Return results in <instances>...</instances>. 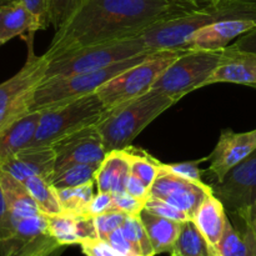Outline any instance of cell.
<instances>
[{
    "label": "cell",
    "mask_w": 256,
    "mask_h": 256,
    "mask_svg": "<svg viewBox=\"0 0 256 256\" xmlns=\"http://www.w3.org/2000/svg\"><path fill=\"white\" fill-rule=\"evenodd\" d=\"M128 216H129V215H126L125 212H119V210H112V212H104V214H100L98 215V216H95V226H96L99 239L106 242L108 238H109L115 230H118L119 228L122 226V224H124Z\"/></svg>",
    "instance_id": "33"
},
{
    "label": "cell",
    "mask_w": 256,
    "mask_h": 256,
    "mask_svg": "<svg viewBox=\"0 0 256 256\" xmlns=\"http://www.w3.org/2000/svg\"><path fill=\"white\" fill-rule=\"evenodd\" d=\"M229 48L232 50H239V52L256 54V28L252 29V32H246L242 36H240L239 39H236V42L229 45Z\"/></svg>",
    "instance_id": "43"
},
{
    "label": "cell",
    "mask_w": 256,
    "mask_h": 256,
    "mask_svg": "<svg viewBox=\"0 0 256 256\" xmlns=\"http://www.w3.org/2000/svg\"><path fill=\"white\" fill-rule=\"evenodd\" d=\"M65 248L48 232L46 216L39 214L15 224L12 236L0 245V256H62Z\"/></svg>",
    "instance_id": "11"
},
{
    "label": "cell",
    "mask_w": 256,
    "mask_h": 256,
    "mask_svg": "<svg viewBox=\"0 0 256 256\" xmlns=\"http://www.w3.org/2000/svg\"><path fill=\"white\" fill-rule=\"evenodd\" d=\"M125 149L129 154L130 174L135 175L150 189L159 175L160 162H158L148 152L135 150L132 146H128Z\"/></svg>",
    "instance_id": "30"
},
{
    "label": "cell",
    "mask_w": 256,
    "mask_h": 256,
    "mask_svg": "<svg viewBox=\"0 0 256 256\" xmlns=\"http://www.w3.org/2000/svg\"><path fill=\"white\" fill-rule=\"evenodd\" d=\"M35 32L25 38L28 42V58L22 69L0 84V129L12 120L30 110L32 96L45 76L49 59L44 54L34 52Z\"/></svg>",
    "instance_id": "9"
},
{
    "label": "cell",
    "mask_w": 256,
    "mask_h": 256,
    "mask_svg": "<svg viewBox=\"0 0 256 256\" xmlns=\"http://www.w3.org/2000/svg\"><path fill=\"white\" fill-rule=\"evenodd\" d=\"M112 210H114L112 192H98V194L94 195L89 206H88L86 215L95 218L100 214H104V212H112Z\"/></svg>",
    "instance_id": "38"
},
{
    "label": "cell",
    "mask_w": 256,
    "mask_h": 256,
    "mask_svg": "<svg viewBox=\"0 0 256 256\" xmlns=\"http://www.w3.org/2000/svg\"><path fill=\"white\" fill-rule=\"evenodd\" d=\"M246 224L252 225V228H254V229H255V232H256V218H255V219H254V220H252V222H246Z\"/></svg>",
    "instance_id": "45"
},
{
    "label": "cell",
    "mask_w": 256,
    "mask_h": 256,
    "mask_svg": "<svg viewBox=\"0 0 256 256\" xmlns=\"http://www.w3.org/2000/svg\"><path fill=\"white\" fill-rule=\"evenodd\" d=\"M152 52L154 50L149 49L139 35L122 40L89 45L49 60L44 79L69 76V75L104 69L122 60Z\"/></svg>",
    "instance_id": "6"
},
{
    "label": "cell",
    "mask_w": 256,
    "mask_h": 256,
    "mask_svg": "<svg viewBox=\"0 0 256 256\" xmlns=\"http://www.w3.org/2000/svg\"><path fill=\"white\" fill-rule=\"evenodd\" d=\"M229 216L226 214L224 204L214 195V192L208 195L196 214L192 218V222L196 225L202 235L212 246L218 248Z\"/></svg>",
    "instance_id": "21"
},
{
    "label": "cell",
    "mask_w": 256,
    "mask_h": 256,
    "mask_svg": "<svg viewBox=\"0 0 256 256\" xmlns=\"http://www.w3.org/2000/svg\"><path fill=\"white\" fill-rule=\"evenodd\" d=\"M256 150V129L245 132H235L230 129L222 130L212 154L208 172L212 182H218L239 162L246 159Z\"/></svg>",
    "instance_id": "14"
},
{
    "label": "cell",
    "mask_w": 256,
    "mask_h": 256,
    "mask_svg": "<svg viewBox=\"0 0 256 256\" xmlns=\"http://www.w3.org/2000/svg\"><path fill=\"white\" fill-rule=\"evenodd\" d=\"M112 202H114V210L125 212L129 216L140 215V212L145 209V204H146L142 200L132 196L126 192L112 194Z\"/></svg>",
    "instance_id": "36"
},
{
    "label": "cell",
    "mask_w": 256,
    "mask_h": 256,
    "mask_svg": "<svg viewBox=\"0 0 256 256\" xmlns=\"http://www.w3.org/2000/svg\"><path fill=\"white\" fill-rule=\"evenodd\" d=\"M225 49L188 50L162 72L152 89L164 92L179 102L194 90L206 86V82L224 59Z\"/></svg>",
    "instance_id": "8"
},
{
    "label": "cell",
    "mask_w": 256,
    "mask_h": 256,
    "mask_svg": "<svg viewBox=\"0 0 256 256\" xmlns=\"http://www.w3.org/2000/svg\"><path fill=\"white\" fill-rule=\"evenodd\" d=\"M80 246H82V252L85 256H122L106 242L100 239L82 242Z\"/></svg>",
    "instance_id": "41"
},
{
    "label": "cell",
    "mask_w": 256,
    "mask_h": 256,
    "mask_svg": "<svg viewBox=\"0 0 256 256\" xmlns=\"http://www.w3.org/2000/svg\"><path fill=\"white\" fill-rule=\"evenodd\" d=\"M212 192L210 184H199L182 179L160 166L159 175L150 188L149 198L162 200L178 208L192 220L205 198Z\"/></svg>",
    "instance_id": "12"
},
{
    "label": "cell",
    "mask_w": 256,
    "mask_h": 256,
    "mask_svg": "<svg viewBox=\"0 0 256 256\" xmlns=\"http://www.w3.org/2000/svg\"><path fill=\"white\" fill-rule=\"evenodd\" d=\"M152 52L136 55L130 59L122 60L114 65L94 72L69 75V76H55L42 79L32 96L30 110L42 112L49 108L58 106L65 102H72L79 98L96 92L105 82L112 80L120 72L139 64Z\"/></svg>",
    "instance_id": "4"
},
{
    "label": "cell",
    "mask_w": 256,
    "mask_h": 256,
    "mask_svg": "<svg viewBox=\"0 0 256 256\" xmlns=\"http://www.w3.org/2000/svg\"><path fill=\"white\" fill-rule=\"evenodd\" d=\"M232 218L239 225L228 219L224 234L218 245L219 256H256L255 229L239 218Z\"/></svg>",
    "instance_id": "23"
},
{
    "label": "cell",
    "mask_w": 256,
    "mask_h": 256,
    "mask_svg": "<svg viewBox=\"0 0 256 256\" xmlns=\"http://www.w3.org/2000/svg\"><path fill=\"white\" fill-rule=\"evenodd\" d=\"M20 2L36 18L42 30H45L49 26V0H20Z\"/></svg>",
    "instance_id": "39"
},
{
    "label": "cell",
    "mask_w": 256,
    "mask_h": 256,
    "mask_svg": "<svg viewBox=\"0 0 256 256\" xmlns=\"http://www.w3.org/2000/svg\"><path fill=\"white\" fill-rule=\"evenodd\" d=\"M188 50H159L148 55L142 62L120 72L105 82L96 92L106 109L146 94L168 66Z\"/></svg>",
    "instance_id": "7"
},
{
    "label": "cell",
    "mask_w": 256,
    "mask_h": 256,
    "mask_svg": "<svg viewBox=\"0 0 256 256\" xmlns=\"http://www.w3.org/2000/svg\"><path fill=\"white\" fill-rule=\"evenodd\" d=\"M145 209L149 210L152 214L158 215V216L165 218V219L175 220V222H184L186 220H190L185 212L179 210L178 208L172 206V205L168 204V202H162V200L154 199V198H149L145 204Z\"/></svg>",
    "instance_id": "35"
},
{
    "label": "cell",
    "mask_w": 256,
    "mask_h": 256,
    "mask_svg": "<svg viewBox=\"0 0 256 256\" xmlns=\"http://www.w3.org/2000/svg\"><path fill=\"white\" fill-rule=\"evenodd\" d=\"M84 0H49V19L55 32L62 29L76 12Z\"/></svg>",
    "instance_id": "32"
},
{
    "label": "cell",
    "mask_w": 256,
    "mask_h": 256,
    "mask_svg": "<svg viewBox=\"0 0 256 256\" xmlns=\"http://www.w3.org/2000/svg\"><path fill=\"white\" fill-rule=\"evenodd\" d=\"M176 102L164 92L152 89L142 96L108 109L96 124L106 152L130 146L150 122Z\"/></svg>",
    "instance_id": "3"
},
{
    "label": "cell",
    "mask_w": 256,
    "mask_h": 256,
    "mask_svg": "<svg viewBox=\"0 0 256 256\" xmlns=\"http://www.w3.org/2000/svg\"><path fill=\"white\" fill-rule=\"evenodd\" d=\"M192 5L198 8V9H205V8L214 6V5L219 4L222 0H189Z\"/></svg>",
    "instance_id": "44"
},
{
    "label": "cell",
    "mask_w": 256,
    "mask_h": 256,
    "mask_svg": "<svg viewBox=\"0 0 256 256\" xmlns=\"http://www.w3.org/2000/svg\"><path fill=\"white\" fill-rule=\"evenodd\" d=\"M204 162H208V156L204 158V159L195 160V162H174V164H162V162H160V166L162 169L168 170V172H172V174L178 175V176L182 178V179L202 184L204 182V180H202V172H204L200 169L199 165Z\"/></svg>",
    "instance_id": "34"
},
{
    "label": "cell",
    "mask_w": 256,
    "mask_h": 256,
    "mask_svg": "<svg viewBox=\"0 0 256 256\" xmlns=\"http://www.w3.org/2000/svg\"><path fill=\"white\" fill-rule=\"evenodd\" d=\"M42 30L36 18L20 0H8L0 5V48L16 36Z\"/></svg>",
    "instance_id": "19"
},
{
    "label": "cell",
    "mask_w": 256,
    "mask_h": 256,
    "mask_svg": "<svg viewBox=\"0 0 256 256\" xmlns=\"http://www.w3.org/2000/svg\"><path fill=\"white\" fill-rule=\"evenodd\" d=\"M4 2H5V0H0V5L4 4Z\"/></svg>",
    "instance_id": "46"
},
{
    "label": "cell",
    "mask_w": 256,
    "mask_h": 256,
    "mask_svg": "<svg viewBox=\"0 0 256 256\" xmlns=\"http://www.w3.org/2000/svg\"><path fill=\"white\" fill-rule=\"evenodd\" d=\"M125 238L129 240L140 256H155L154 249L150 242L148 232L142 225L140 216H128L122 226Z\"/></svg>",
    "instance_id": "31"
},
{
    "label": "cell",
    "mask_w": 256,
    "mask_h": 256,
    "mask_svg": "<svg viewBox=\"0 0 256 256\" xmlns=\"http://www.w3.org/2000/svg\"><path fill=\"white\" fill-rule=\"evenodd\" d=\"M55 160L52 146L26 148L0 165V168L22 182L32 176H42L50 182L55 172Z\"/></svg>",
    "instance_id": "16"
},
{
    "label": "cell",
    "mask_w": 256,
    "mask_h": 256,
    "mask_svg": "<svg viewBox=\"0 0 256 256\" xmlns=\"http://www.w3.org/2000/svg\"><path fill=\"white\" fill-rule=\"evenodd\" d=\"M48 218V232L64 246L80 245L78 236V215L70 212L49 215Z\"/></svg>",
    "instance_id": "28"
},
{
    "label": "cell",
    "mask_w": 256,
    "mask_h": 256,
    "mask_svg": "<svg viewBox=\"0 0 256 256\" xmlns=\"http://www.w3.org/2000/svg\"><path fill=\"white\" fill-rule=\"evenodd\" d=\"M98 168H99V165H68L62 169L55 170L50 182L56 190L82 186L88 182H95Z\"/></svg>",
    "instance_id": "27"
},
{
    "label": "cell",
    "mask_w": 256,
    "mask_h": 256,
    "mask_svg": "<svg viewBox=\"0 0 256 256\" xmlns=\"http://www.w3.org/2000/svg\"><path fill=\"white\" fill-rule=\"evenodd\" d=\"M106 110L96 92L42 110L36 132L28 148L52 146L78 130L96 125Z\"/></svg>",
    "instance_id": "5"
},
{
    "label": "cell",
    "mask_w": 256,
    "mask_h": 256,
    "mask_svg": "<svg viewBox=\"0 0 256 256\" xmlns=\"http://www.w3.org/2000/svg\"><path fill=\"white\" fill-rule=\"evenodd\" d=\"M125 192L128 194H130L132 196L136 198V199L142 200V202H146L149 199L150 189L142 182L140 179H138L135 175L129 174L126 182H125Z\"/></svg>",
    "instance_id": "42"
},
{
    "label": "cell",
    "mask_w": 256,
    "mask_h": 256,
    "mask_svg": "<svg viewBox=\"0 0 256 256\" xmlns=\"http://www.w3.org/2000/svg\"><path fill=\"white\" fill-rule=\"evenodd\" d=\"M0 185L12 214V225L25 218L42 214L39 206L22 182L0 168Z\"/></svg>",
    "instance_id": "22"
},
{
    "label": "cell",
    "mask_w": 256,
    "mask_h": 256,
    "mask_svg": "<svg viewBox=\"0 0 256 256\" xmlns=\"http://www.w3.org/2000/svg\"><path fill=\"white\" fill-rule=\"evenodd\" d=\"M216 82L256 88V54L232 50L228 46L222 64L206 82V86Z\"/></svg>",
    "instance_id": "18"
},
{
    "label": "cell",
    "mask_w": 256,
    "mask_h": 256,
    "mask_svg": "<svg viewBox=\"0 0 256 256\" xmlns=\"http://www.w3.org/2000/svg\"><path fill=\"white\" fill-rule=\"evenodd\" d=\"M256 28V20L245 18L220 20L195 32L186 42L188 50H224L230 42Z\"/></svg>",
    "instance_id": "15"
},
{
    "label": "cell",
    "mask_w": 256,
    "mask_h": 256,
    "mask_svg": "<svg viewBox=\"0 0 256 256\" xmlns=\"http://www.w3.org/2000/svg\"><path fill=\"white\" fill-rule=\"evenodd\" d=\"M106 242L115 250V252H119L122 256H140L136 252V250L132 248V245L130 244L129 240L125 238L122 228L115 230V232L108 238Z\"/></svg>",
    "instance_id": "40"
},
{
    "label": "cell",
    "mask_w": 256,
    "mask_h": 256,
    "mask_svg": "<svg viewBox=\"0 0 256 256\" xmlns=\"http://www.w3.org/2000/svg\"><path fill=\"white\" fill-rule=\"evenodd\" d=\"M232 216L242 222L256 218V150L232 168L220 182L210 184Z\"/></svg>",
    "instance_id": "10"
},
{
    "label": "cell",
    "mask_w": 256,
    "mask_h": 256,
    "mask_svg": "<svg viewBox=\"0 0 256 256\" xmlns=\"http://www.w3.org/2000/svg\"><path fill=\"white\" fill-rule=\"evenodd\" d=\"M194 10L189 0H84L55 32L44 55L52 60L89 45L136 36L156 22Z\"/></svg>",
    "instance_id": "1"
},
{
    "label": "cell",
    "mask_w": 256,
    "mask_h": 256,
    "mask_svg": "<svg viewBox=\"0 0 256 256\" xmlns=\"http://www.w3.org/2000/svg\"><path fill=\"white\" fill-rule=\"evenodd\" d=\"M130 174V159L126 149L112 150L99 165L95 175L98 192H125V182Z\"/></svg>",
    "instance_id": "20"
},
{
    "label": "cell",
    "mask_w": 256,
    "mask_h": 256,
    "mask_svg": "<svg viewBox=\"0 0 256 256\" xmlns=\"http://www.w3.org/2000/svg\"><path fill=\"white\" fill-rule=\"evenodd\" d=\"M55 152V170L68 165H100L106 156L104 142L96 125L72 132L52 145Z\"/></svg>",
    "instance_id": "13"
},
{
    "label": "cell",
    "mask_w": 256,
    "mask_h": 256,
    "mask_svg": "<svg viewBox=\"0 0 256 256\" xmlns=\"http://www.w3.org/2000/svg\"><path fill=\"white\" fill-rule=\"evenodd\" d=\"M139 216L146 230L155 255L172 252L175 242L179 236L182 222L158 216L146 209L142 210Z\"/></svg>",
    "instance_id": "24"
},
{
    "label": "cell",
    "mask_w": 256,
    "mask_h": 256,
    "mask_svg": "<svg viewBox=\"0 0 256 256\" xmlns=\"http://www.w3.org/2000/svg\"><path fill=\"white\" fill-rule=\"evenodd\" d=\"M56 192L62 212L75 215H86L88 206L94 198V182Z\"/></svg>",
    "instance_id": "29"
},
{
    "label": "cell",
    "mask_w": 256,
    "mask_h": 256,
    "mask_svg": "<svg viewBox=\"0 0 256 256\" xmlns=\"http://www.w3.org/2000/svg\"><path fill=\"white\" fill-rule=\"evenodd\" d=\"M170 254L172 256H219V252L218 248L208 242L192 220H186L182 224L179 236Z\"/></svg>",
    "instance_id": "25"
},
{
    "label": "cell",
    "mask_w": 256,
    "mask_h": 256,
    "mask_svg": "<svg viewBox=\"0 0 256 256\" xmlns=\"http://www.w3.org/2000/svg\"><path fill=\"white\" fill-rule=\"evenodd\" d=\"M232 18L256 20V0H222L214 6L198 9L156 22L144 30L139 36L154 52L188 50V40L195 32L212 22Z\"/></svg>",
    "instance_id": "2"
},
{
    "label": "cell",
    "mask_w": 256,
    "mask_h": 256,
    "mask_svg": "<svg viewBox=\"0 0 256 256\" xmlns=\"http://www.w3.org/2000/svg\"><path fill=\"white\" fill-rule=\"evenodd\" d=\"M22 184L29 190L30 195L35 200L42 214L49 216V215L62 212L56 189L52 186L49 180L42 176H32L28 178Z\"/></svg>",
    "instance_id": "26"
},
{
    "label": "cell",
    "mask_w": 256,
    "mask_h": 256,
    "mask_svg": "<svg viewBox=\"0 0 256 256\" xmlns=\"http://www.w3.org/2000/svg\"><path fill=\"white\" fill-rule=\"evenodd\" d=\"M42 112L29 110L0 129V165L26 149L34 138Z\"/></svg>",
    "instance_id": "17"
},
{
    "label": "cell",
    "mask_w": 256,
    "mask_h": 256,
    "mask_svg": "<svg viewBox=\"0 0 256 256\" xmlns=\"http://www.w3.org/2000/svg\"><path fill=\"white\" fill-rule=\"evenodd\" d=\"M12 234H14V225H12V214L0 185V245L9 240Z\"/></svg>",
    "instance_id": "37"
}]
</instances>
